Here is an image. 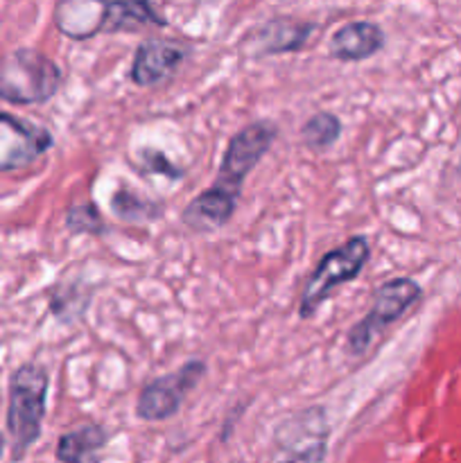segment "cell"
I'll return each instance as SVG.
<instances>
[{"label": "cell", "mask_w": 461, "mask_h": 463, "mask_svg": "<svg viewBox=\"0 0 461 463\" xmlns=\"http://www.w3.org/2000/svg\"><path fill=\"white\" fill-rule=\"evenodd\" d=\"M278 127L271 120H256L235 131L226 143L215 181L190 199L181 213V222L194 233H212L233 220L247 176L251 175L274 145Z\"/></svg>", "instance_id": "6da1fadb"}, {"label": "cell", "mask_w": 461, "mask_h": 463, "mask_svg": "<svg viewBox=\"0 0 461 463\" xmlns=\"http://www.w3.org/2000/svg\"><path fill=\"white\" fill-rule=\"evenodd\" d=\"M50 375L36 362H25L9 378L7 432L12 439V459L21 461L39 441L48 410Z\"/></svg>", "instance_id": "7a4b0ae2"}, {"label": "cell", "mask_w": 461, "mask_h": 463, "mask_svg": "<svg viewBox=\"0 0 461 463\" xmlns=\"http://www.w3.org/2000/svg\"><path fill=\"white\" fill-rule=\"evenodd\" d=\"M63 71L52 57L34 48L0 54V99L18 107L45 104L59 93Z\"/></svg>", "instance_id": "3957f363"}, {"label": "cell", "mask_w": 461, "mask_h": 463, "mask_svg": "<svg viewBox=\"0 0 461 463\" xmlns=\"http://www.w3.org/2000/svg\"><path fill=\"white\" fill-rule=\"evenodd\" d=\"M369 260L371 244L364 235H353L343 244L324 253L310 279L303 285L301 298H298V319L310 321L339 288L362 274Z\"/></svg>", "instance_id": "277c9868"}, {"label": "cell", "mask_w": 461, "mask_h": 463, "mask_svg": "<svg viewBox=\"0 0 461 463\" xmlns=\"http://www.w3.org/2000/svg\"><path fill=\"white\" fill-rule=\"evenodd\" d=\"M423 298V289L414 279L407 276H398V279H389L375 289L373 303H371L369 312L362 317L357 324H353L346 333V344L343 351L351 357H362L375 339L384 333L391 324L400 321L416 303Z\"/></svg>", "instance_id": "5b68a950"}, {"label": "cell", "mask_w": 461, "mask_h": 463, "mask_svg": "<svg viewBox=\"0 0 461 463\" xmlns=\"http://www.w3.org/2000/svg\"><path fill=\"white\" fill-rule=\"evenodd\" d=\"M206 371L208 366L203 360H188L172 373L149 380L138 393L136 416L145 423H161V420L174 419L185 396L197 389Z\"/></svg>", "instance_id": "8992f818"}, {"label": "cell", "mask_w": 461, "mask_h": 463, "mask_svg": "<svg viewBox=\"0 0 461 463\" xmlns=\"http://www.w3.org/2000/svg\"><path fill=\"white\" fill-rule=\"evenodd\" d=\"M330 441L328 411L321 405L306 407L280 420L274 430V443L285 457L296 463H321Z\"/></svg>", "instance_id": "52a82bcc"}, {"label": "cell", "mask_w": 461, "mask_h": 463, "mask_svg": "<svg viewBox=\"0 0 461 463\" xmlns=\"http://www.w3.org/2000/svg\"><path fill=\"white\" fill-rule=\"evenodd\" d=\"M52 145V131L43 125L0 111V175L27 170L43 158Z\"/></svg>", "instance_id": "ba28073f"}, {"label": "cell", "mask_w": 461, "mask_h": 463, "mask_svg": "<svg viewBox=\"0 0 461 463\" xmlns=\"http://www.w3.org/2000/svg\"><path fill=\"white\" fill-rule=\"evenodd\" d=\"M193 50L174 39H145L134 52L129 80L140 89H152L170 81L190 59Z\"/></svg>", "instance_id": "9c48e42d"}, {"label": "cell", "mask_w": 461, "mask_h": 463, "mask_svg": "<svg viewBox=\"0 0 461 463\" xmlns=\"http://www.w3.org/2000/svg\"><path fill=\"white\" fill-rule=\"evenodd\" d=\"M316 25L310 21L289 16H276L258 25L249 34V52L260 57H276V54L301 52L315 34Z\"/></svg>", "instance_id": "30bf717a"}, {"label": "cell", "mask_w": 461, "mask_h": 463, "mask_svg": "<svg viewBox=\"0 0 461 463\" xmlns=\"http://www.w3.org/2000/svg\"><path fill=\"white\" fill-rule=\"evenodd\" d=\"M108 0H57L52 23L66 39L89 41L104 34Z\"/></svg>", "instance_id": "8fae6325"}, {"label": "cell", "mask_w": 461, "mask_h": 463, "mask_svg": "<svg viewBox=\"0 0 461 463\" xmlns=\"http://www.w3.org/2000/svg\"><path fill=\"white\" fill-rule=\"evenodd\" d=\"M384 30L373 21H351L333 32L330 57L342 63H357L375 57L384 48Z\"/></svg>", "instance_id": "7c38bea8"}, {"label": "cell", "mask_w": 461, "mask_h": 463, "mask_svg": "<svg viewBox=\"0 0 461 463\" xmlns=\"http://www.w3.org/2000/svg\"><path fill=\"white\" fill-rule=\"evenodd\" d=\"M147 27H167L165 16L152 0H108L104 34H136Z\"/></svg>", "instance_id": "4fadbf2b"}, {"label": "cell", "mask_w": 461, "mask_h": 463, "mask_svg": "<svg viewBox=\"0 0 461 463\" xmlns=\"http://www.w3.org/2000/svg\"><path fill=\"white\" fill-rule=\"evenodd\" d=\"M108 432L99 423H86L59 437L57 461L61 463H99V452L107 448Z\"/></svg>", "instance_id": "5bb4252c"}, {"label": "cell", "mask_w": 461, "mask_h": 463, "mask_svg": "<svg viewBox=\"0 0 461 463\" xmlns=\"http://www.w3.org/2000/svg\"><path fill=\"white\" fill-rule=\"evenodd\" d=\"M111 211L118 220L129 222V224H147L163 215V206L154 199L145 197L143 193H136L134 188L122 184L111 194Z\"/></svg>", "instance_id": "9a60e30c"}, {"label": "cell", "mask_w": 461, "mask_h": 463, "mask_svg": "<svg viewBox=\"0 0 461 463\" xmlns=\"http://www.w3.org/2000/svg\"><path fill=\"white\" fill-rule=\"evenodd\" d=\"M90 297H93V289H86L84 283H77V280L57 283L50 289V312L61 324H72L89 310Z\"/></svg>", "instance_id": "2e32d148"}, {"label": "cell", "mask_w": 461, "mask_h": 463, "mask_svg": "<svg viewBox=\"0 0 461 463\" xmlns=\"http://www.w3.org/2000/svg\"><path fill=\"white\" fill-rule=\"evenodd\" d=\"M343 125L333 111H316L307 118L301 127V140L312 152H324L330 149L342 136Z\"/></svg>", "instance_id": "e0dca14e"}, {"label": "cell", "mask_w": 461, "mask_h": 463, "mask_svg": "<svg viewBox=\"0 0 461 463\" xmlns=\"http://www.w3.org/2000/svg\"><path fill=\"white\" fill-rule=\"evenodd\" d=\"M63 224L72 235H98L99 238L108 231L107 220H104L102 213L93 202H80L68 206Z\"/></svg>", "instance_id": "ac0fdd59"}, {"label": "cell", "mask_w": 461, "mask_h": 463, "mask_svg": "<svg viewBox=\"0 0 461 463\" xmlns=\"http://www.w3.org/2000/svg\"><path fill=\"white\" fill-rule=\"evenodd\" d=\"M140 163H143L145 170L147 172L163 175L172 181H176L183 176V170H181L179 165H174V163H172L165 154L158 152V149H149V147L140 149Z\"/></svg>", "instance_id": "d6986e66"}, {"label": "cell", "mask_w": 461, "mask_h": 463, "mask_svg": "<svg viewBox=\"0 0 461 463\" xmlns=\"http://www.w3.org/2000/svg\"><path fill=\"white\" fill-rule=\"evenodd\" d=\"M3 452H5V437L0 434V459H3Z\"/></svg>", "instance_id": "ffe728a7"}, {"label": "cell", "mask_w": 461, "mask_h": 463, "mask_svg": "<svg viewBox=\"0 0 461 463\" xmlns=\"http://www.w3.org/2000/svg\"><path fill=\"white\" fill-rule=\"evenodd\" d=\"M276 463H296L294 459H289V457H285V459H278Z\"/></svg>", "instance_id": "44dd1931"}]
</instances>
